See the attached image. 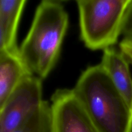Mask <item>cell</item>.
Returning <instances> with one entry per match:
<instances>
[{
  "mask_svg": "<svg viewBox=\"0 0 132 132\" xmlns=\"http://www.w3.org/2000/svg\"><path fill=\"white\" fill-rule=\"evenodd\" d=\"M98 132H132V111L100 64L86 68L73 88Z\"/></svg>",
  "mask_w": 132,
  "mask_h": 132,
  "instance_id": "obj_2",
  "label": "cell"
},
{
  "mask_svg": "<svg viewBox=\"0 0 132 132\" xmlns=\"http://www.w3.org/2000/svg\"><path fill=\"white\" fill-rule=\"evenodd\" d=\"M26 3L24 0H0V24L8 48L12 53L19 52L17 33Z\"/></svg>",
  "mask_w": 132,
  "mask_h": 132,
  "instance_id": "obj_8",
  "label": "cell"
},
{
  "mask_svg": "<svg viewBox=\"0 0 132 132\" xmlns=\"http://www.w3.org/2000/svg\"><path fill=\"white\" fill-rule=\"evenodd\" d=\"M42 80L27 74L21 80L0 112L3 132H13L42 105Z\"/></svg>",
  "mask_w": 132,
  "mask_h": 132,
  "instance_id": "obj_4",
  "label": "cell"
},
{
  "mask_svg": "<svg viewBox=\"0 0 132 132\" xmlns=\"http://www.w3.org/2000/svg\"><path fill=\"white\" fill-rule=\"evenodd\" d=\"M131 0H79L80 37L88 48L114 46L122 32L125 12Z\"/></svg>",
  "mask_w": 132,
  "mask_h": 132,
  "instance_id": "obj_3",
  "label": "cell"
},
{
  "mask_svg": "<svg viewBox=\"0 0 132 132\" xmlns=\"http://www.w3.org/2000/svg\"><path fill=\"white\" fill-rule=\"evenodd\" d=\"M8 53L12 52H10L8 48L4 32L3 31L2 28H1V24H0V59Z\"/></svg>",
  "mask_w": 132,
  "mask_h": 132,
  "instance_id": "obj_12",
  "label": "cell"
},
{
  "mask_svg": "<svg viewBox=\"0 0 132 132\" xmlns=\"http://www.w3.org/2000/svg\"><path fill=\"white\" fill-rule=\"evenodd\" d=\"M29 73L19 52L8 53L0 59V112L21 80Z\"/></svg>",
  "mask_w": 132,
  "mask_h": 132,
  "instance_id": "obj_7",
  "label": "cell"
},
{
  "mask_svg": "<svg viewBox=\"0 0 132 132\" xmlns=\"http://www.w3.org/2000/svg\"><path fill=\"white\" fill-rule=\"evenodd\" d=\"M119 49L129 63L132 64V45L122 40L119 43Z\"/></svg>",
  "mask_w": 132,
  "mask_h": 132,
  "instance_id": "obj_11",
  "label": "cell"
},
{
  "mask_svg": "<svg viewBox=\"0 0 132 132\" xmlns=\"http://www.w3.org/2000/svg\"><path fill=\"white\" fill-rule=\"evenodd\" d=\"M53 132H98L73 89H59L51 98Z\"/></svg>",
  "mask_w": 132,
  "mask_h": 132,
  "instance_id": "obj_5",
  "label": "cell"
},
{
  "mask_svg": "<svg viewBox=\"0 0 132 132\" xmlns=\"http://www.w3.org/2000/svg\"><path fill=\"white\" fill-rule=\"evenodd\" d=\"M129 64L119 48L112 46L103 50L100 64L132 111V77Z\"/></svg>",
  "mask_w": 132,
  "mask_h": 132,
  "instance_id": "obj_6",
  "label": "cell"
},
{
  "mask_svg": "<svg viewBox=\"0 0 132 132\" xmlns=\"http://www.w3.org/2000/svg\"><path fill=\"white\" fill-rule=\"evenodd\" d=\"M68 26L63 4L41 1L28 34L19 48V55L30 73L43 80L55 67Z\"/></svg>",
  "mask_w": 132,
  "mask_h": 132,
  "instance_id": "obj_1",
  "label": "cell"
},
{
  "mask_svg": "<svg viewBox=\"0 0 132 132\" xmlns=\"http://www.w3.org/2000/svg\"><path fill=\"white\" fill-rule=\"evenodd\" d=\"M121 35L123 36L122 41L132 45V0L125 12Z\"/></svg>",
  "mask_w": 132,
  "mask_h": 132,
  "instance_id": "obj_10",
  "label": "cell"
},
{
  "mask_svg": "<svg viewBox=\"0 0 132 132\" xmlns=\"http://www.w3.org/2000/svg\"><path fill=\"white\" fill-rule=\"evenodd\" d=\"M0 132H3V130L2 128H1V125H0Z\"/></svg>",
  "mask_w": 132,
  "mask_h": 132,
  "instance_id": "obj_13",
  "label": "cell"
},
{
  "mask_svg": "<svg viewBox=\"0 0 132 132\" xmlns=\"http://www.w3.org/2000/svg\"><path fill=\"white\" fill-rule=\"evenodd\" d=\"M13 132H53L50 104L44 101L40 108Z\"/></svg>",
  "mask_w": 132,
  "mask_h": 132,
  "instance_id": "obj_9",
  "label": "cell"
}]
</instances>
